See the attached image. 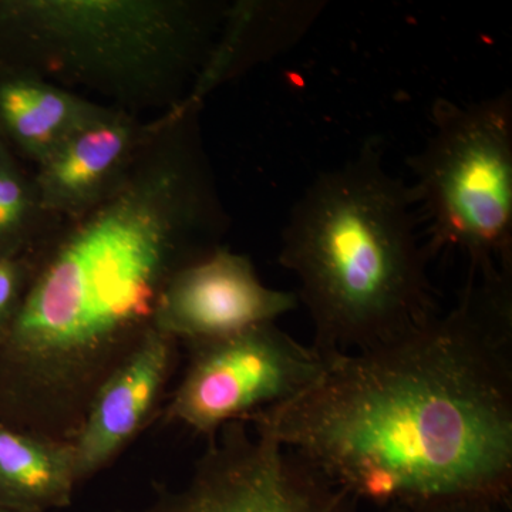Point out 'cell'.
<instances>
[{
	"mask_svg": "<svg viewBox=\"0 0 512 512\" xmlns=\"http://www.w3.org/2000/svg\"><path fill=\"white\" fill-rule=\"evenodd\" d=\"M249 423L357 503L512 497V265L468 272L456 305L406 335L330 357Z\"/></svg>",
	"mask_w": 512,
	"mask_h": 512,
	"instance_id": "cell-1",
	"label": "cell"
},
{
	"mask_svg": "<svg viewBox=\"0 0 512 512\" xmlns=\"http://www.w3.org/2000/svg\"><path fill=\"white\" fill-rule=\"evenodd\" d=\"M412 187L366 141L322 171L292 205L278 262L298 281L323 357L392 342L440 312Z\"/></svg>",
	"mask_w": 512,
	"mask_h": 512,
	"instance_id": "cell-2",
	"label": "cell"
},
{
	"mask_svg": "<svg viewBox=\"0 0 512 512\" xmlns=\"http://www.w3.org/2000/svg\"><path fill=\"white\" fill-rule=\"evenodd\" d=\"M227 3L0 0V69L156 119L180 110L207 63ZM82 96V94H80Z\"/></svg>",
	"mask_w": 512,
	"mask_h": 512,
	"instance_id": "cell-3",
	"label": "cell"
},
{
	"mask_svg": "<svg viewBox=\"0 0 512 512\" xmlns=\"http://www.w3.org/2000/svg\"><path fill=\"white\" fill-rule=\"evenodd\" d=\"M431 256L458 249L468 272L512 265V96L439 99L426 143L409 161Z\"/></svg>",
	"mask_w": 512,
	"mask_h": 512,
	"instance_id": "cell-4",
	"label": "cell"
},
{
	"mask_svg": "<svg viewBox=\"0 0 512 512\" xmlns=\"http://www.w3.org/2000/svg\"><path fill=\"white\" fill-rule=\"evenodd\" d=\"M188 346L190 365L165 417L210 436L232 421L292 402L330 365V357L302 345L275 322Z\"/></svg>",
	"mask_w": 512,
	"mask_h": 512,
	"instance_id": "cell-5",
	"label": "cell"
},
{
	"mask_svg": "<svg viewBox=\"0 0 512 512\" xmlns=\"http://www.w3.org/2000/svg\"><path fill=\"white\" fill-rule=\"evenodd\" d=\"M119 512H359V503L262 427L232 421L180 490L158 487L147 507Z\"/></svg>",
	"mask_w": 512,
	"mask_h": 512,
	"instance_id": "cell-6",
	"label": "cell"
},
{
	"mask_svg": "<svg viewBox=\"0 0 512 512\" xmlns=\"http://www.w3.org/2000/svg\"><path fill=\"white\" fill-rule=\"evenodd\" d=\"M298 306L295 292L269 288L249 256L221 245L171 276L153 328L188 345L275 322Z\"/></svg>",
	"mask_w": 512,
	"mask_h": 512,
	"instance_id": "cell-7",
	"label": "cell"
},
{
	"mask_svg": "<svg viewBox=\"0 0 512 512\" xmlns=\"http://www.w3.org/2000/svg\"><path fill=\"white\" fill-rule=\"evenodd\" d=\"M151 121L106 107L37 165L40 204L67 220L103 201L126 177L150 133Z\"/></svg>",
	"mask_w": 512,
	"mask_h": 512,
	"instance_id": "cell-8",
	"label": "cell"
},
{
	"mask_svg": "<svg viewBox=\"0 0 512 512\" xmlns=\"http://www.w3.org/2000/svg\"><path fill=\"white\" fill-rule=\"evenodd\" d=\"M177 340L151 328L94 397L73 441L77 481L103 470L146 426L173 370Z\"/></svg>",
	"mask_w": 512,
	"mask_h": 512,
	"instance_id": "cell-9",
	"label": "cell"
},
{
	"mask_svg": "<svg viewBox=\"0 0 512 512\" xmlns=\"http://www.w3.org/2000/svg\"><path fill=\"white\" fill-rule=\"evenodd\" d=\"M325 3L242 2L228 5L210 56L181 109L202 107L208 94L256 62L269 60L298 43Z\"/></svg>",
	"mask_w": 512,
	"mask_h": 512,
	"instance_id": "cell-10",
	"label": "cell"
},
{
	"mask_svg": "<svg viewBox=\"0 0 512 512\" xmlns=\"http://www.w3.org/2000/svg\"><path fill=\"white\" fill-rule=\"evenodd\" d=\"M106 107L35 74L0 69V140L33 167Z\"/></svg>",
	"mask_w": 512,
	"mask_h": 512,
	"instance_id": "cell-11",
	"label": "cell"
},
{
	"mask_svg": "<svg viewBox=\"0 0 512 512\" xmlns=\"http://www.w3.org/2000/svg\"><path fill=\"white\" fill-rule=\"evenodd\" d=\"M79 484L73 443L0 423V505L19 512L60 510Z\"/></svg>",
	"mask_w": 512,
	"mask_h": 512,
	"instance_id": "cell-12",
	"label": "cell"
},
{
	"mask_svg": "<svg viewBox=\"0 0 512 512\" xmlns=\"http://www.w3.org/2000/svg\"><path fill=\"white\" fill-rule=\"evenodd\" d=\"M23 163L0 140V256L35 251L60 221L43 210L35 173Z\"/></svg>",
	"mask_w": 512,
	"mask_h": 512,
	"instance_id": "cell-13",
	"label": "cell"
},
{
	"mask_svg": "<svg viewBox=\"0 0 512 512\" xmlns=\"http://www.w3.org/2000/svg\"><path fill=\"white\" fill-rule=\"evenodd\" d=\"M36 249L28 254L0 256V342L22 305Z\"/></svg>",
	"mask_w": 512,
	"mask_h": 512,
	"instance_id": "cell-14",
	"label": "cell"
},
{
	"mask_svg": "<svg viewBox=\"0 0 512 512\" xmlns=\"http://www.w3.org/2000/svg\"><path fill=\"white\" fill-rule=\"evenodd\" d=\"M507 505L484 497H448L410 505H396L383 512H505Z\"/></svg>",
	"mask_w": 512,
	"mask_h": 512,
	"instance_id": "cell-15",
	"label": "cell"
},
{
	"mask_svg": "<svg viewBox=\"0 0 512 512\" xmlns=\"http://www.w3.org/2000/svg\"><path fill=\"white\" fill-rule=\"evenodd\" d=\"M0 512H19V511L9 510V508H5V507H2V505H0Z\"/></svg>",
	"mask_w": 512,
	"mask_h": 512,
	"instance_id": "cell-16",
	"label": "cell"
}]
</instances>
